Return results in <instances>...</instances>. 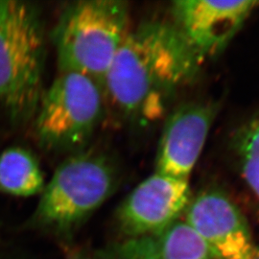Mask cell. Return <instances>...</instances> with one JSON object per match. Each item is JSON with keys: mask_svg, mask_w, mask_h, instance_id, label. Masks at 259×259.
Segmentation results:
<instances>
[{"mask_svg": "<svg viewBox=\"0 0 259 259\" xmlns=\"http://www.w3.org/2000/svg\"><path fill=\"white\" fill-rule=\"evenodd\" d=\"M203 61L175 24L142 23L130 30L111 62L103 83L105 102L125 118L156 120Z\"/></svg>", "mask_w": 259, "mask_h": 259, "instance_id": "1", "label": "cell"}, {"mask_svg": "<svg viewBox=\"0 0 259 259\" xmlns=\"http://www.w3.org/2000/svg\"><path fill=\"white\" fill-rule=\"evenodd\" d=\"M46 40L35 7L0 1V104L17 123L30 120L44 94Z\"/></svg>", "mask_w": 259, "mask_h": 259, "instance_id": "2", "label": "cell"}, {"mask_svg": "<svg viewBox=\"0 0 259 259\" xmlns=\"http://www.w3.org/2000/svg\"><path fill=\"white\" fill-rule=\"evenodd\" d=\"M130 8L121 0H83L62 13L53 33L60 72L103 83L129 29Z\"/></svg>", "mask_w": 259, "mask_h": 259, "instance_id": "3", "label": "cell"}, {"mask_svg": "<svg viewBox=\"0 0 259 259\" xmlns=\"http://www.w3.org/2000/svg\"><path fill=\"white\" fill-rule=\"evenodd\" d=\"M105 98L93 79L76 72H60L44 93L36 112V133L48 149L83 148L102 120Z\"/></svg>", "mask_w": 259, "mask_h": 259, "instance_id": "4", "label": "cell"}, {"mask_svg": "<svg viewBox=\"0 0 259 259\" xmlns=\"http://www.w3.org/2000/svg\"><path fill=\"white\" fill-rule=\"evenodd\" d=\"M117 174L109 157L80 152L57 168L37 205L38 221L65 228L96 210L111 196Z\"/></svg>", "mask_w": 259, "mask_h": 259, "instance_id": "5", "label": "cell"}, {"mask_svg": "<svg viewBox=\"0 0 259 259\" xmlns=\"http://www.w3.org/2000/svg\"><path fill=\"white\" fill-rule=\"evenodd\" d=\"M185 222L203 240L213 259H249L256 248L239 208L219 190H205L190 200Z\"/></svg>", "mask_w": 259, "mask_h": 259, "instance_id": "6", "label": "cell"}, {"mask_svg": "<svg viewBox=\"0 0 259 259\" xmlns=\"http://www.w3.org/2000/svg\"><path fill=\"white\" fill-rule=\"evenodd\" d=\"M258 5L252 0H181L173 3V14L175 25L204 60L226 48Z\"/></svg>", "mask_w": 259, "mask_h": 259, "instance_id": "7", "label": "cell"}, {"mask_svg": "<svg viewBox=\"0 0 259 259\" xmlns=\"http://www.w3.org/2000/svg\"><path fill=\"white\" fill-rule=\"evenodd\" d=\"M189 202L188 180L155 173L140 183L121 204L120 227L131 238L158 233L179 220Z\"/></svg>", "mask_w": 259, "mask_h": 259, "instance_id": "8", "label": "cell"}, {"mask_svg": "<svg viewBox=\"0 0 259 259\" xmlns=\"http://www.w3.org/2000/svg\"><path fill=\"white\" fill-rule=\"evenodd\" d=\"M216 108L210 103H188L167 118L160 138L156 173L188 180L204 149Z\"/></svg>", "mask_w": 259, "mask_h": 259, "instance_id": "9", "label": "cell"}, {"mask_svg": "<svg viewBox=\"0 0 259 259\" xmlns=\"http://www.w3.org/2000/svg\"><path fill=\"white\" fill-rule=\"evenodd\" d=\"M111 259H213L207 247L185 221L162 232L130 238L112 252Z\"/></svg>", "mask_w": 259, "mask_h": 259, "instance_id": "10", "label": "cell"}, {"mask_svg": "<svg viewBox=\"0 0 259 259\" xmlns=\"http://www.w3.org/2000/svg\"><path fill=\"white\" fill-rule=\"evenodd\" d=\"M45 186L41 168L29 150L10 147L0 154V192L30 197L42 192Z\"/></svg>", "mask_w": 259, "mask_h": 259, "instance_id": "11", "label": "cell"}, {"mask_svg": "<svg viewBox=\"0 0 259 259\" xmlns=\"http://www.w3.org/2000/svg\"><path fill=\"white\" fill-rule=\"evenodd\" d=\"M234 150L239 159L243 179L259 199V115L251 118L237 132Z\"/></svg>", "mask_w": 259, "mask_h": 259, "instance_id": "12", "label": "cell"}, {"mask_svg": "<svg viewBox=\"0 0 259 259\" xmlns=\"http://www.w3.org/2000/svg\"><path fill=\"white\" fill-rule=\"evenodd\" d=\"M249 259H259V247L256 246V248L254 249L252 254L250 255V257Z\"/></svg>", "mask_w": 259, "mask_h": 259, "instance_id": "13", "label": "cell"}]
</instances>
